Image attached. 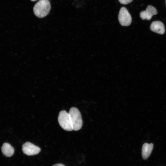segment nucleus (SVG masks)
<instances>
[{"label":"nucleus","instance_id":"1","mask_svg":"<svg viewBox=\"0 0 166 166\" xmlns=\"http://www.w3.org/2000/svg\"><path fill=\"white\" fill-rule=\"evenodd\" d=\"M50 8V3L48 0H39L34 6L33 11L37 17L43 18L49 14Z\"/></svg>","mask_w":166,"mask_h":166},{"label":"nucleus","instance_id":"2","mask_svg":"<svg viewBox=\"0 0 166 166\" xmlns=\"http://www.w3.org/2000/svg\"><path fill=\"white\" fill-rule=\"evenodd\" d=\"M73 129L74 131L80 130L83 124V122L81 113L76 108L72 107L69 113Z\"/></svg>","mask_w":166,"mask_h":166},{"label":"nucleus","instance_id":"4","mask_svg":"<svg viewBox=\"0 0 166 166\" xmlns=\"http://www.w3.org/2000/svg\"><path fill=\"white\" fill-rule=\"evenodd\" d=\"M120 24L123 26H128L132 22V18L127 9L124 7L121 8L118 16Z\"/></svg>","mask_w":166,"mask_h":166},{"label":"nucleus","instance_id":"12","mask_svg":"<svg viewBox=\"0 0 166 166\" xmlns=\"http://www.w3.org/2000/svg\"><path fill=\"white\" fill-rule=\"evenodd\" d=\"M31 1H33V2H34V1H35L37 0H30Z\"/></svg>","mask_w":166,"mask_h":166},{"label":"nucleus","instance_id":"11","mask_svg":"<svg viewBox=\"0 0 166 166\" xmlns=\"http://www.w3.org/2000/svg\"><path fill=\"white\" fill-rule=\"evenodd\" d=\"M53 166H65L64 164H57L54 165Z\"/></svg>","mask_w":166,"mask_h":166},{"label":"nucleus","instance_id":"3","mask_svg":"<svg viewBox=\"0 0 166 166\" xmlns=\"http://www.w3.org/2000/svg\"><path fill=\"white\" fill-rule=\"evenodd\" d=\"M58 120L60 126L64 130L69 131L73 130L69 113L65 111L62 110L60 112Z\"/></svg>","mask_w":166,"mask_h":166},{"label":"nucleus","instance_id":"10","mask_svg":"<svg viewBox=\"0 0 166 166\" xmlns=\"http://www.w3.org/2000/svg\"><path fill=\"white\" fill-rule=\"evenodd\" d=\"M122 4L126 5L131 3L133 0H118Z\"/></svg>","mask_w":166,"mask_h":166},{"label":"nucleus","instance_id":"5","mask_svg":"<svg viewBox=\"0 0 166 166\" xmlns=\"http://www.w3.org/2000/svg\"><path fill=\"white\" fill-rule=\"evenodd\" d=\"M22 150L24 153L28 156H33L39 153L40 148L32 143L27 142L22 146Z\"/></svg>","mask_w":166,"mask_h":166},{"label":"nucleus","instance_id":"8","mask_svg":"<svg viewBox=\"0 0 166 166\" xmlns=\"http://www.w3.org/2000/svg\"><path fill=\"white\" fill-rule=\"evenodd\" d=\"M153 146L152 143H144L142 147V155L143 159H147L150 156Z\"/></svg>","mask_w":166,"mask_h":166},{"label":"nucleus","instance_id":"7","mask_svg":"<svg viewBox=\"0 0 166 166\" xmlns=\"http://www.w3.org/2000/svg\"><path fill=\"white\" fill-rule=\"evenodd\" d=\"M151 30L157 33L163 34L165 32L164 26L160 21L153 22L150 26Z\"/></svg>","mask_w":166,"mask_h":166},{"label":"nucleus","instance_id":"13","mask_svg":"<svg viewBox=\"0 0 166 166\" xmlns=\"http://www.w3.org/2000/svg\"></svg>","mask_w":166,"mask_h":166},{"label":"nucleus","instance_id":"9","mask_svg":"<svg viewBox=\"0 0 166 166\" xmlns=\"http://www.w3.org/2000/svg\"><path fill=\"white\" fill-rule=\"evenodd\" d=\"M1 149L3 154L6 157H11L14 154V148L9 144L7 143L3 144Z\"/></svg>","mask_w":166,"mask_h":166},{"label":"nucleus","instance_id":"6","mask_svg":"<svg viewBox=\"0 0 166 166\" xmlns=\"http://www.w3.org/2000/svg\"><path fill=\"white\" fill-rule=\"evenodd\" d=\"M157 13V11L155 7L151 5H148L145 10L142 11L140 13V16L142 20L146 19L149 20L153 15Z\"/></svg>","mask_w":166,"mask_h":166}]
</instances>
